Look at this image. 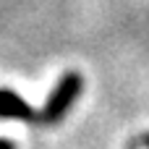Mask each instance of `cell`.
<instances>
[{
	"instance_id": "6da1fadb",
	"label": "cell",
	"mask_w": 149,
	"mask_h": 149,
	"mask_svg": "<svg viewBox=\"0 0 149 149\" xmlns=\"http://www.w3.org/2000/svg\"><path fill=\"white\" fill-rule=\"evenodd\" d=\"M81 92V76L79 73H65L60 76V81L55 84V89L50 92L45 107L37 113V126H55L58 120L65 118V113L71 110L73 100Z\"/></svg>"
},
{
	"instance_id": "7a4b0ae2",
	"label": "cell",
	"mask_w": 149,
	"mask_h": 149,
	"mask_svg": "<svg viewBox=\"0 0 149 149\" xmlns=\"http://www.w3.org/2000/svg\"><path fill=\"white\" fill-rule=\"evenodd\" d=\"M0 118H18V120H29L37 126V113L13 89H0Z\"/></svg>"
},
{
	"instance_id": "3957f363",
	"label": "cell",
	"mask_w": 149,
	"mask_h": 149,
	"mask_svg": "<svg viewBox=\"0 0 149 149\" xmlns=\"http://www.w3.org/2000/svg\"><path fill=\"white\" fill-rule=\"evenodd\" d=\"M0 149H16V147H13L10 139H0Z\"/></svg>"
},
{
	"instance_id": "277c9868",
	"label": "cell",
	"mask_w": 149,
	"mask_h": 149,
	"mask_svg": "<svg viewBox=\"0 0 149 149\" xmlns=\"http://www.w3.org/2000/svg\"><path fill=\"white\" fill-rule=\"evenodd\" d=\"M144 144H147V147H149V136H147V139H144Z\"/></svg>"
}]
</instances>
